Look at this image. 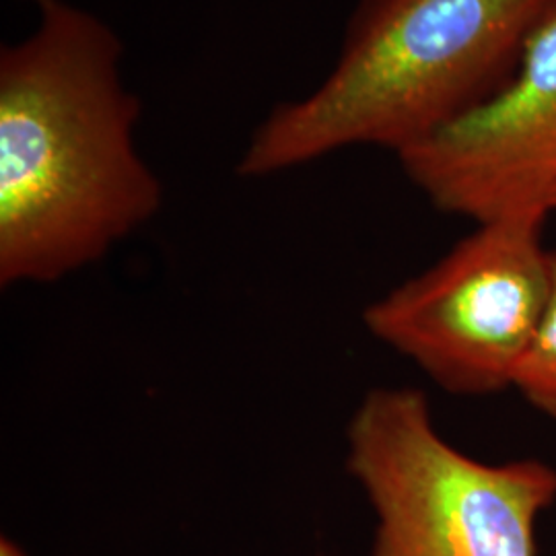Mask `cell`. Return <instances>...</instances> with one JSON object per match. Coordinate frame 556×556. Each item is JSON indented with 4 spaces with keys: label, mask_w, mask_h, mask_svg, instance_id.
Masks as SVG:
<instances>
[{
    "label": "cell",
    "mask_w": 556,
    "mask_h": 556,
    "mask_svg": "<svg viewBox=\"0 0 556 556\" xmlns=\"http://www.w3.org/2000/svg\"><path fill=\"white\" fill-rule=\"evenodd\" d=\"M124 46L98 15L54 0L0 50V285H50L103 258L161 211L140 157L142 103Z\"/></svg>",
    "instance_id": "obj_1"
},
{
    "label": "cell",
    "mask_w": 556,
    "mask_h": 556,
    "mask_svg": "<svg viewBox=\"0 0 556 556\" xmlns=\"http://www.w3.org/2000/svg\"><path fill=\"white\" fill-rule=\"evenodd\" d=\"M555 0H361L318 89L282 101L252 132L241 178L349 147L400 153L495 96Z\"/></svg>",
    "instance_id": "obj_2"
},
{
    "label": "cell",
    "mask_w": 556,
    "mask_h": 556,
    "mask_svg": "<svg viewBox=\"0 0 556 556\" xmlns=\"http://www.w3.org/2000/svg\"><path fill=\"white\" fill-rule=\"evenodd\" d=\"M346 470L378 517L369 556H538V517L556 501L553 466L464 454L413 388L361 400L346 427Z\"/></svg>",
    "instance_id": "obj_3"
},
{
    "label": "cell",
    "mask_w": 556,
    "mask_h": 556,
    "mask_svg": "<svg viewBox=\"0 0 556 556\" xmlns=\"http://www.w3.org/2000/svg\"><path fill=\"white\" fill-rule=\"evenodd\" d=\"M544 220L478 225L431 268L365 309L369 334L450 394L511 388L551 295Z\"/></svg>",
    "instance_id": "obj_4"
},
{
    "label": "cell",
    "mask_w": 556,
    "mask_h": 556,
    "mask_svg": "<svg viewBox=\"0 0 556 556\" xmlns=\"http://www.w3.org/2000/svg\"><path fill=\"white\" fill-rule=\"evenodd\" d=\"M397 161L435 208L477 225L556 211V0L514 77Z\"/></svg>",
    "instance_id": "obj_5"
},
{
    "label": "cell",
    "mask_w": 556,
    "mask_h": 556,
    "mask_svg": "<svg viewBox=\"0 0 556 556\" xmlns=\"http://www.w3.org/2000/svg\"><path fill=\"white\" fill-rule=\"evenodd\" d=\"M551 295L536 334L517 367L511 388L546 417L556 418V252L551 254Z\"/></svg>",
    "instance_id": "obj_6"
},
{
    "label": "cell",
    "mask_w": 556,
    "mask_h": 556,
    "mask_svg": "<svg viewBox=\"0 0 556 556\" xmlns=\"http://www.w3.org/2000/svg\"><path fill=\"white\" fill-rule=\"evenodd\" d=\"M0 556H27L20 548V544H15L11 538L2 536L0 540Z\"/></svg>",
    "instance_id": "obj_7"
},
{
    "label": "cell",
    "mask_w": 556,
    "mask_h": 556,
    "mask_svg": "<svg viewBox=\"0 0 556 556\" xmlns=\"http://www.w3.org/2000/svg\"><path fill=\"white\" fill-rule=\"evenodd\" d=\"M27 2H34V4H38V9H41V7H46V4H50L54 0H27Z\"/></svg>",
    "instance_id": "obj_8"
}]
</instances>
